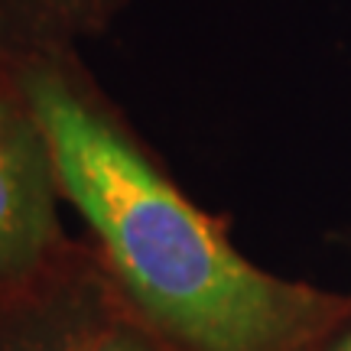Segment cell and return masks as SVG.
Masks as SVG:
<instances>
[{
    "label": "cell",
    "mask_w": 351,
    "mask_h": 351,
    "mask_svg": "<svg viewBox=\"0 0 351 351\" xmlns=\"http://www.w3.org/2000/svg\"><path fill=\"white\" fill-rule=\"evenodd\" d=\"M98 351H153V348H150V345H143L134 332L111 326L108 332H104V341H101Z\"/></svg>",
    "instance_id": "cell-5"
},
{
    "label": "cell",
    "mask_w": 351,
    "mask_h": 351,
    "mask_svg": "<svg viewBox=\"0 0 351 351\" xmlns=\"http://www.w3.org/2000/svg\"><path fill=\"white\" fill-rule=\"evenodd\" d=\"M98 289L78 276H36L0 300V351H98L108 332Z\"/></svg>",
    "instance_id": "cell-3"
},
{
    "label": "cell",
    "mask_w": 351,
    "mask_h": 351,
    "mask_svg": "<svg viewBox=\"0 0 351 351\" xmlns=\"http://www.w3.org/2000/svg\"><path fill=\"white\" fill-rule=\"evenodd\" d=\"M339 351H351V335H348V341H345V345H341Z\"/></svg>",
    "instance_id": "cell-6"
},
{
    "label": "cell",
    "mask_w": 351,
    "mask_h": 351,
    "mask_svg": "<svg viewBox=\"0 0 351 351\" xmlns=\"http://www.w3.org/2000/svg\"><path fill=\"white\" fill-rule=\"evenodd\" d=\"M101 13L104 0H0V72L52 65Z\"/></svg>",
    "instance_id": "cell-4"
},
{
    "label": "cell",
    "mask_w": 351,
    "mask_h": 351,
    "mask_svg": "<svg viewBox=\"0 0 351 351\" xmlns=\"http://www.w3.org/2000/svg\"><path fill=\"white\" fill-rule=\"evenodd\" d=\"M56 189L49 143L20 101L0 130V300L46 274L59 241Z\"/></svg>",
    "instance_id": "cell-2"
},
{
    "label": "cell",
    "mask_w": 351,
    "mask_h": 351,
    "mask_svg": "<svg viewBox=\"0 0 351 351\" xmlns=\"http://www.w3.org/2000/svg\"><path fill=\"white\" fill-rule=\"evenodd\" d=\"M7 78L49 143L59 189L95 228L127 293L173 339L192 351H293L326 322L319 293L244 261L56 65Z\"/></svg>",
    "instance_id": "cell-1"
}]
</instances>
